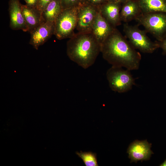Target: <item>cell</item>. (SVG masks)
<instances>
[{"mask_svg":"<svg viewBox=\"0 0 166 166\" xmlns=\"http://www.w3.org/2000/svg\"><path fill=\"white\" fill-rule=\"evenodd\" d=\"M115 28L102 16L99 10L93 24L91 33L101 45Z\"/></svg>","mask_w":166,"mask_h":166,"instance_id":"12","label":"cell"},{"mask_svg":"<svg viewBox=\"0 0 166 166\" xmlns=\"http://www.w3.org/2000/svg\"><path fill=\"white\" fill-rule=\"evenodd\" d=\"M121 4L107 2L101 6L100 12L102 16L112 26L115 27L121 24L120 11Z\"/></svg>","mask_w":166,"mask_h":166,"instance_id":"11","label":"cell"},{"mask_svg":"<svg viewBox=\"0 0 166 166\" xmlns=\"http://www.w3.org/2000/svg\"><path fill=\"white\" fill-rule=\"evenodd\" d=\"M77 8L62 10L54 22V35L58 40L70 38L75 34Z\"/></svg>","mask_w":166,"mask_h":166,"instance_id":"5","label":"cell"},{"mask_svg":"<svg viewBox=\"0 0 166 166\" xmlns=\"http://www.w3.org/2000/svg\"><path fill=\"white\" fill-rule=\"evenodd\" d=\"M128 0H107L108 2L123 4Z\"/></svg>","mask_w":166,"mask_h":166,"instance_id":"23","label":"cell"},{"mask_svg":"<svg viewBox=\"0 0 166 166\" xmlns=\"http://www.w3.org/2000/svg\"><path fill=\"white\" fill-rule=\"evenodd\" d=\"M161 166H166V159L160 165Z\"/></svg>","mask_w":166,"mask_h":166,"instance_id":"24","label":"cell"},{"mask_svg":"<svg viewBox=\"0 0 166 166\" xmlns=\"http://www.w3.org/2000/svg\"><path fill=\"white\" fill-rule=\"evenodd\" d=\"M53 0H38L37 8L43 11L48 5Z\"/></svg>","mask_w":166,"mask_h":166,"instance_id":"19","label":"cell"},{"mask_svg":"<svg viewBox=\"0 0 166 166\" xmlns=\"http://www.w3.org/2000/svg\"><path fill=\"white\" fill-rule=\"evenodd\" d=\"M123 68L112 66L106 73L110 88L113 91L119 93L130 90L135 85V79L130 70Z\"/></svg>","mask_w":166,"mask_h":166,"instance_id":"4","label":"cell"},{"mask_svg":"<svg viewBox=\"0 0 166 166\" xmlns=\"http://www.w3.org/2000/svg\"><path fill=\"white\" fill-rule=\"evenodd\" d=\"M151 147V145L146 140L133 142L128 147L127 152L131 162L148 160L152 153Z\"/></svg>","mask_w":166,"mask_h":166,"instance_id":"10","label":"cell"},{"mask_svg":"<svg viewBox=\"0 0 166 166\" xmlns=\"http://www.w3.org/2000/svg\"><path fill=\"white\" fill-rule=\"evenodd\" d=\"M26 3V5L32 7L37 8L38 0H23Z\"/></svg>","mask_w":166,"mask_h":166,"instance_id":"21","label":"cell"},{"mask_svg":"<svg viewBox=\"0 0 166 166\" xmlns=\"http://www.w3.org/2000/svg\"><path fill=\"white\" fill-rule=\"evenodd\" d=\"M20 0H9V12L10 17V26L13 30H22L28 31L22 9Z\"/></svg>","mask_w":166,"mask_h":166,"instance_id":"9","label":"cell"},{"mask_svg":"<svg viewBox=\"0 0 166 166\" xmlns=\"http://www.w3.org/2000/svg\"><path fill=\"white\" fill-rule=\"evenodd\" d=\"M99 8L87 3L78 8L76 29L79 33H91L92 28Z\"/></svg>","mask_w":166,"mask_h":166,"instance_id":"7","label":"cell"},{"mask_svg":"<svg viewBox=\"0 0 166 166\" xmlns=\"http://www.w3.org/2000/svg\"><path fill=\"white\" fill-rule=\"evenodd\" d=\"M62 10L60 0H53L42 11L44 21L54 22Z\"/></svg>","mask_w":166,"mask_h":166,"instance_id":"16","label":"cell"},{"mask_svg":"<svg viewBox=\"0 0 166 166\" xmlns=\"http://www.w3.org/2000/svg\"><path fill=\"white\" fill-rule=\"evenodd\" d=\"M101 52L103 58L112 66L130 71L139 68L140 53L116 28L101 44Z\"/></svg>","mask_w":166,"mask_h":166,"instance_id":"1","label":"cell"},{"mask_svg":"<svg viewBox=\"0 0 166 166\" xmlns=\"http://www.w3.org/2000/svg\"><path fill=\"white\" fill-rule=\"evenodd\" d=\"M123 31L132 45L142 52L152 53L159 48L158 42L152 41L145 32L136 26H131L125 23L124 25Z\"/></svg>","mask_w":166,"mask_h":166,"instance_id":"3","label":"cell"},{"mask_svg":"<svg viewBox=\"0 0 166 166\" xmlns=\"http://www.w3.org/2000/svg\"><path fill=\"white\" fill-rule=\"evenodd\" d=\"M122 4L120 13L121 21L127 23L136 20L142 14L137 0H128Z\"/></svg>","mask_w":166,"mask_h":166,"instance_id":"14","label":"cell"},{"mask_svg":"<svg viewBox=\"0 0 166 166\" xmlns=\"http://www.w3.org/2000/svg\"><path fill=\"white\" fill-rule=\"evenodd\" d=\"M142 13H166V0H137Z\"/></svg>","mask_w":166,"mask_h":166,"instance_id":"15","label":"cell"},{"mask_svg":"<svg viewBox=\"0 0 166 166\" xmlns=\"http://www.w3.org/2000/svg\"><path fill=\"white\" fill-rule=\"evenodd\" d=\"M101 46L92 33L78 32L67 42V54L71 60L86 69L94 63Z\"/></svg>","mask_w":166,"mask_h":166,"instance_id":"2","label":"cell"},{"mask_svg":"<svg viewBox=\"0 0 166 166\" xmlns=\"http://www.w3.org/2000/svg\"><path fill=\"white\" fill-rule=\"evenodd\" d=\"M54 22H44L30 33L29 43L37 50L54 34Z\"/></svg>","mask_w":166,"mask_h":166,"instance_id":"8","label":"cell"},{"mask_svg":"<svg viewBox=\"0 0 166 166\" xmlns=\"http://www.w3.org/2000/svg\"><path fill=\"white\" fill-rule=\"evenodd\" d=\"M62 10L78 8L81 3L80 0H60Z\"/></svg>","mask_w":166,"mask_h":166,"instance_id":"18","label":"cell"},{"mask_svg":"<svg viewBox=\"0 0 166 166\" xmlns=\"http://www.w3.org/2000/svg\"><path fill=\"white\" fill-rule=\"evenodd\" d=\"M76 154L83 161L86 166H98L97 154L91 152H76Z\"/></svg>","mask_w":166,"mask_h":166,"instance_id":"17","label":"cell"},{"mask_svg":"<svg viewBox=\"0 0 166 166\" xmlns=\"http://www.w3.org/2000/svg\"><path fill=\"white\" fill-rule=\"evenodd\" d=\"M21 6L28 32L30 33L45 22L42 17V11L37 8L30 7L26 5L22 4Z\"/></svg>","mask_w":166,"mask_h":166,"instance_id":"13","label":"cell"},{"mask_svg":"<svg viewBox=\"0 0 166 166\" xmlns=\"http://www.w3.org/2000/svg\"><path fill=\"white\" fill-rule=\"evenodd\" d=\"M159 48H161L163 50V53L166 54V37L160 42H158Z\"/></svg>","mask_w":166,"mask_h":166,"instance_id":"22","label":"cell"},{"mask_svg":"<svg viewBox=\"0 0 166 166\" xmlns=\"http://www.w3.org/2000/svg\"><path fill=\"white\" fill-rule=\"evenodd\" d=\"M81 4L85 3L86 0H80Z\"/></svg>","mask_w":166,"mask_h":166,"instance_id":"25","label":"cell"},{"mask_svg":"<svg viewBox=\"0 0 166 166\" xmlns=\"http://www.w3.org/2000/svg\"><path fill=\"white\" fill-rule=\"evenodd\" d=\"M136 20L158 42L166 37V13H142Z\"/></svg>","mask_w":166,"mask_h":166,"instance_id":"6","label":"cell"},{"mask_svg":"<svg viewBox=\"0 0 166 166\" xmlns=\"http://www.w3.org/2000/svg\"><path fill=\"white\" fill-rule=\"evenodd\" d=\"M107 2V0H86L85 3L99 8L101 6Z\"/></svg>","mask_w":166,"mask_h":166,"instance_id":"20","label":"cell"}]
</instances>
